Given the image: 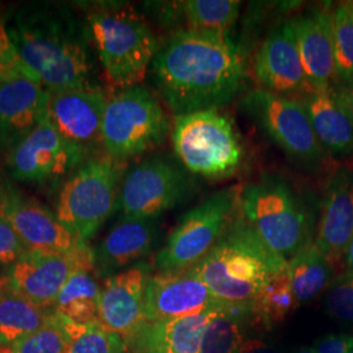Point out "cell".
Instances as JSON below:
<instances>
[{
  "instance_id": "1f68e13d",
  "label": "cell",
  "mask_w": 353,
  "mask_h": 353,
  "mask_svg": "<svg viewBox=\"0 0 353 353\" xmlns=\"http://www.w3.org/2000/svg\"><path fill=\"white\" fill-rule=\"evenodd\" d=\"M331 20L336 79L345 85H351L353 84L352 1L339 3L331 11Z\"/></svg>"
},
{
  "instance_id": "4dcf8cb0",
  "label": "cell",
  "mask_w": 353,
  "mask_h": 353,
  "mask_svg": "<svg viewBox=\"0 0 353 353\" xmlns=\"http://www.w3.org/2000/svg\"><path fill=\"white\" fill-rule=\"evenodd\" d=\"M240 316H246L241 309L219 310L207 325L199 353H239L243 343Z\"/></svg>"
},
{
  "instance_id": "277c9868",
  "label": "cell",
  "mask_w": 353,
  "mask_h": 353,
  "mask_svg": "<svg viewBox=\"0 0 353 353\" xmlns=\"http://www.w3.org/2000/svg\"><path fill=\"white\" fill-rule=\"evenodd\" d=\"M240 214L256 237L285 261L314 242L313 214L280 176H263L242 188Z\"/></svg>"
},
{
  "instance_id": "484cf974",
  "label": "cell",
  "mask_w": 353,
  "mask_h": 353,
  "mask_svg": "<svg viewBox=\"0 0 353 353\" xmlns=\"http://www.w3.org/2000/svg\"><path fill=\"white\" fill-rule=\"evenodd\" d=\"M94 265L83 267L65 283L52 312L75 323L97 321L101 288L93 276Z\"/></svg>"
},
{
  "instance_id": "6da1fadb",
  "label": "cell",
  "mask_w": 353,
  "mask_h": 353,
  "mask_svg": "<svg viewBox=\"0 0 353 353\" xmlns=\"http://www.w3.org/2000/svg\"><path fill=\"white\" fill-rule=\"evenodd\" d=\"M152 76L174 115L220 109L243 88L246 64L228 33L182 29L159 49Z\"/></svg>"
},
{
  "instance_id": "8992f818",
  "label": "cell",
  "mask_w": 353,
  "mask_h": 353,
  "mask_svg": "<svg viewBox=\"0 0 353 353\" xmlns=\"http://www.w3.org/2000/svg\"><path fill=\"white\" fill-rule=\"evenodd\" d=\"M170 130L160 100L144 85L119 89L108 99L102 121V145L117 163L164 144Z\"/></svg>"
},
{
  "instance_id": "f6af8a7d",
  "label": "cell",
  "mask_w": 353,
  "mask_h": 353,
  "mask_svg": "<svg viewBox=\"0 0 353 353\" xmlns=\"http://www.w3.org/2000/svg\"><path fill=\"white\" fill-rule=\"evenodd\" d=\"M351 353H353V350H352V352H351Z\"/></svg>"
},
{
  "instance_id": "9c48e42d",
  "label": "cell",
  "mask_w": 353,
  "mask_h": 353,
  "mask_svg": "<svg viewBox=\"0 0 353 353\" xmlns=\"http://www.w3.org/2000/svg\"><path fill=\"white\" fill-rule=\"evenodd\" d=\"M241 191L240 186L219 190L183 214L156 256L159 271H183L199 263L234 219Z\"/></svg>"
},
{
  "instance_id": "f1b7e54d",
  "label": "cell",
  "mask_w": 353,
  "mask_h": 353,
  "mask_svg": "<svg viewBox=\"0 0 353 353\" xmlns=\"http://www.w3.org/2000/svg\"><path fill=\"white\" fill-rule=\"evenodd\" d=\"M240 7L237 0H188L179 3L190 29L216 33H228L236 24Z\"/></svg>"
},
{
  "instance_id": "cb8c5ba5",
  "label": "cell",
  "mask_w": 353,
  "mask_h": 353,
  "mask_svg": "<svg viewBox=\"0 0 353 353\" xmlns=\"http://www.w3.org/2000/svg\"><path fill=\"white\" fill-rule=\"evenodd\" d=\"M223 309H210L201 313L179 316L147 325L141 331L145 351L159 353H199L203 335L210 321Z\"/></svg>"
},
{
  "instance_id": "4316f807",
  "label": "cell",
  "mask_w": 353,
  "mask_h": 353,
  "mask_svg": "<svg viewBox=\"0 0 353 353\" xmlns=\"http://www.w3.org/2000/svg\"><path fill=\"white\" fill-rule=\"evenodd\" d=\"M290 287L297 303H310L328 287L334 267L314 242L287 261Z\"/></svg>"
},
{
  "instance_id": "7a4b0ae2",
  "label": "cell",
  "mask_w": 353,
  "mask_h": 353,
  "mask_svg": "<svg viewBox=\"0 0 353 353\" xmlns=\"http://www.w3.org/2000/svg\"><path fill=\"white\" fill-rule=\"evenodd\" d=\"M8 33L20 64L51 94L94 87L88 46L70 20L29 14L19 17Z\"/></svg>"
},
{
  "instance_id": "f546056e",
  "label": "cell",
  "mask_w": 353,
  "mask_h": 353,
  "mask_svg": "<svg viewBox=\"0 0 353 353\" xmlns=\"http://www.w3.org/2000/svg\"><path fill=\"white\" fill-rule=\"evenodd\" d=\"M62 318V316H61ZM68 343L64 353H125L127 343L106 330L99 321L75 323L62 318Z\"/></svg>"
},
{
  "instance_id": "8d00e7d4",
  "label": "cell",
  "mask_w": 353,
  "mask_h": 353,
  "mask_svg": "<svg viewBox=\"0 0 353 353\" xmlns=\"http://www.w3.org/2000/svg\"><path fill=\"white\" fill-rule=\"evenodd\" d=\"M19 62V55L8 29L4 24H0V77L11 71Z\"/></svg>"
},
{
  "instance_id": "b9f144b4",
  "label": "cell",
  "mask_w": 353,
  "mask_h": 353,
  "mask_svg": "<svg viewBox=\"0 0 353 353\" xmlns=\"http://www.w3.org/2000/svg\"><path fill=\"white\" fill-rule=\"evenodd\" d=\"M3 214V191L0 190V216Z\"/></svg>"
},
{
  "instance_id": "f35d334b",
  "label": "cell",
  "mask_w": 353,
  "mask_h": 353,
  "mask_svg": "<svg viewBox=\"0 0 353 353\" xmlns=\"http://www.w3.org/2000/svg\"><path fill=\"white\" fill-rule=\"evenodd\" d=\"M335 94H336L339 102L343 105V108L345 109V112L350 115L353 123V84L344 85L339 90L335 89Z\"/></svg>"
},
{
  "instance_id": "8fae6325",
  "label": "cell",
  "mask_w": 353,
  "mask_h": 353,
  "mask_svg": "<svg viewBox=\"0 0 353 353\" xmlns=\"http://www.w3.org/2000/svg\"><path fill=\"white\" fill-rule=\"evenodd\" d=\"M192 188L194 179L182 165L154 156L127 173L117 204L126 220H156L189 198Z\"/></svg>"
},
{
  "instance_id": "5bb4252c",
  "label": "cell",
  "mask_w": 353,
  "mask_h": 353,
  "mask_svg": "<svg viewBox=\"0 0 353 353\" xmlns=\"http://www.w3.org/2000/svg\"><path fill=\"white\" fill-rule=\"evenodd\" d=\"M151 276L145 263L131 265L106 279L101 290L97 321L128 343L148 325L145 290Z\"/></svg>"
},
{
  "instance_id": "44dd1931",
  "label": "cell",
  "mask_w": 353,
  "mask_h": 353,
  "mask_svg": "<svg viewBox=\"0 0 353 353\" xmlns=\"http://www.w3.org/2000/svg\"><path fill=\"white\" fill-rule=\"evenodd\" d=\"M307 83L313 92L332 89L336 80L331 11L316 10L288 21Z\"/></svg>"
},
{
  "instance_id": "7402d4cb",
  "label": "cell",
  "mask_w": 353,
  "mask_h": 353,
  "mask_svg": "<svg viewBox=\"0 0 353 353\" xmlns=\"http://www.w3.org/2000/svg\"><path fill=\"white\" fill-rule=\"evenodd\" d=\"M157 239L156 220H126L105 236L93 250L94 270L101 276H112L117 271L148 255Z\"/></svg>"
},
{
  "instance_id": "ab89813d",
  "label": "cell",
  "mask_w": 353,
  "mask_h": 353,
  "mask_svg": "<svg viewBox=\"0 0 353 353\" xmlns=\"http://www.w3.org/2000/svg\"><path fill=\"white\" fill-rule=\"evenodd\" d=\"M344 259H345V265H347V268H348L347 271H350V272L353 274V237L351 242H350V245H348V249L345 252Z\"/></svg>"
},
{
  "instance_id": "7c38bea8",
  "label": "cell",
  "mask_w": 353,
  "mask_h": 353,
  "mask_svg": "<svg viewBox=\"0 0 353 353\" xmlns=\"http://www.w3.org/2000/svg\"><path fill=\"white\" fill-rule=\"evenodd\" d=\"M89 265H94V256L87 243L70 252H29L10 267L7 279L26 300L48 310L76 271Z\"/></svg>"
},
{
  "instance_id": "e0dca14e",
  "label": "cell",
  "mask_w": 353,
  "mask_h": 353,
  "mask_svg": "<svg viewBox=\"0 0 353 353\" xmlns=\"http://www.w3.org/2000/svg\"><path fill=\"white\" fill-rule=\"evenodd\" d=\"M106 102L105 92L97 85L50 93L48 119L64 139L87 154L102 143Z\"/></svg>"
},
{
  "instance_id": "d4e9b609",
  "label": "cell",
  "mask_w": 353,
  "mask_h": 353,
  "mask_svg": "<svg viewBox=\"0 0 353 353\" xmlns=\"http://www.w3.org/2000/svg\"><path fill=\"white\" fill-rule=\"evenodd\" d=\"M51 313L13 290L7 276L0 278V344L4 348L10 350L36 332L48 322Z\"/></svg>"
},
{
  "instance_id": "9a60e30c",
  "label": "cell",
  "mask_w": 353,
  "mask_h": 353,
  "mask_svg": "<svg viewBox=\"0 0 353 353\" xmlns=\"http://www.w3.org/2000/svg\"><path fill=\"white\" fill-rule=\"evenodd\" d=\"M50 93L19 63L0 77V139L16 145L48 118Z\"/></svg>"
},
{
  "instance_id": "3957f363",
  "label": "cell",
  "mask_w": 353,
  "mask_h": 353,
  "mask_svg": "<svg viewBox=\"0 0 353 353\" xmlns=\"http://www.w3.org/2000/svg\"><path fill=\"white\" fill-rule=\"evenodd\" d=\"M285 267L287 261L271 252L246 224L239 205L221 239L191 270L223 306L249 314V306L265 281Z\"/></svg>"
},
{
  "instance_id": "ee69618b",
  "label": "cell",
  "mask_w": 353,
  "mask_h": 353,
  "mask_svg": "<svg viewBox=\"0 0 353 353\" xmlns=\"http://www.w3.org/2000/svg\"><path fill=\"white\" fill-rule=\"evenodd\" d=\"M145 353H159V352H154V351H145Z\"/></svg>"
},
{
  "instance_id": "4fadbf2b",
  "label": "cell",
  "mask_w": 353,
  "mask_h": 353,
  "mask_svg": "<svg viewBox=\"0 0 353 353\" xmlns=\"http://www.w3.org/2000/svg\"><path fill=\"white\" fill-rule=\"evenodd\" d=\"M84 157L85 153L64 139L46 118L13 145L8 166L17 181L43 183L64 176Z\"/></svg>"
},
{
  "instance_id": "30bf717a",
  "label": "cell",
  "mask_w": 353,
  "mask_h": 353,
  "mask_svg": "<svg viewBox=\"0 0 353 353\" xmlns=\"http://www.w3.org/2000/svg\"><path fill=\"white\" fill-rule=\"evenodd\" d=\"M242 106L293 161L305 168H316L323 161L325 150L316 139L309 115L299 99L258 88L243 97Z\"/></svg>"
},
{
  "instance_id": "d6986e66",
  "label": "cell",
  "mask_w": 353,
  "mask_h": 353,
  "mask_svg": "<svg viewBox=\"0 0 353 353\" xmlns=\"http://www.w3.org/2000/svg\"><path fill=\"white\" fill-rule=\"evenodd\" d=\"M3 216L8 219L28 252H70L83 241L64 227L57 214H51L42 204L21 196L17 191H3Z\"/></svg>"
},
{
  "instance_id": "60d3db41",
  "label": "cell",
  "mask_w": 353,
  "mask_h": 353,
  "mask_svg": "<svg viewBox=\"0 0 353 353\" xmlns=\"http://www.w3.org/2000/svg\"><path fill=\"white\" fill-rule=\"evenodd\" d=\"M296 353H316L313 348H301L300 351H297Z\"/></svg>"
},
{
  "instance_id": "d6a6232c",
  "label": "cell",
  "mask_w": 353,
  "mask_h": 353,
  "mask_svg": "<svg viewBox=\"0 0 353 353\" xmlns=\"http://www.w3.org/2000/svg\"><path fill=\"white\" fill-rule=\"evenodd\" d=\"M68 339L62 318L52 312L42 327L16 343L8 353H64Z\"/></svg>"
},
{
  "instance_id": "603a6c76",
  "label": "cell",
  "mask_w": 353,
  "mask_h": 353,
  "mask_svg": "<svg viewBox=\"0 0 353 353\" xmlns=\"http://www.w3.org/2000/svg\"><path fill=\"white\" fill-rule=\"evenodd\" d=\"M309 115L316 139L325 152L336 157L353 154V123L335 89L310 92L299 99Z\"/></svg>"
},
{
  "instance_id": "2e32d148",
  "label": "cell",
  "mask_w": 353,
  "mask_h": 353,
  "mask_svg": "<svg viewBox=\"0 0 353 353\" xmlns=\"http://www.w3.org/2000/svg\"><path fill=\"white\" fill-rule=\"evenodd\" d=\"M210 309H227L191 268L151 275L145 290L148 323L164 322Z\"/></svg>"
},
{
  "instance_id": "ffe728a7",
  "label": "cell",
  "mask_w": 353,
  "mask_h": 353,
  "mask_svg": "<svg viewBox=\"0 0 353 353\" xmlns=\"http://www.w3.org/2000/svg\"><path fill=\"white\" fill-rule=\"evenodd\" d=\"M352 237L353 169L341 166L325 188L314 243L335 267L345 256Z\"/></svg>"
},
{
  "instance_id": "ba28073f",
  "label": "cell",
  "mask_w": 353,
  "mask_h": 353,
  "mask_svg": "<svg viewBox=\"0 0 353 353\" xmlns=\"http://www.w3.org/2000/svg\"><path fill=\"white\" fill-rule=\"evenodd\" d=\"M121 163L100 154L77 169L59 192L57 217L87 243L113 214L118 203Z\"/></svg>"
},
{
  "instance_id": "74e56055",
  "label": "cell",
  "mask_w": 353,
  "mask_h": 353,
  "mask_svg": "<svg viewBox=\"0 0 353 353\" xmlns=\"http://www.w3.org/2000/svg\"><path fill=\"white\" fill-rule=\"evenodd\" d=\"M239 353H281L278 348L259 339H246L242 343Z\"/></svg>"
},
{
  "instance_id": "bcb514c9",
  "label": "cell",
  "mask_w": 353,
  "mask_h": 353,
  "mask_svg": "<svg viewBox=\"0 0 353 353\" xmlns=\"http://www.w3.org/2000/svg\"><path fill=\"white\" fill-rule=\"evenodd\" d=\"M352 6H353V1H352Z\"/></svg>"
},
{
  "instance_id": "52a82bcc",
  "label": "cell",
  "mask_w": 353,
  "mask_h": 353,
  "mask_svg": "<svg viewBox=\"0 0 353 353\" xmlns=\"http://www.w3.org/2000/svg\"><path fill=\"white\" fill-rule=\"evenodd\" d=\"M172 143L176 159L190 174L225 178L242 161V147L233 123L219 109L174 115Z\"/></svg>"
},
{
  "instance_id": "836d02e7",
  "label": "cell",
  "mask_w": 353,
  "mask_h": 353,
  "mask_svg": "<svg viewBox=\"0 0 353 353\" xmlns=\"http://www.w3.org/2000/svg\"><path fill=\"white\" fill-rule=\"evenodd\" d=\"M325 306L328 314L335 319L353 323L352 272H344L330 284Z\"/></svg>"
},
{
  "instance_id": "7bdbcfd3",
  "label": "cell",
  "mask_w": 353,
  "mask_h": 353,
  "mask_svg": "<svg viewBox=\"0 0 353 353\" xmlns=\"http://www.w3.org/2000/svg\"><path fill=\"white\" fill-rule=\"evenodd\" d=\"M10 352V350H7V348H4L1 344H0V353H8Z\"/></svg>"
},
{
  "instance_id": "5b68a950",
  "label": "cell",
  "mask_w": 353,
  "mask_h": 353,
  "mask_svg": "<svg viewBox=\"0 0 353 353\" xmlns=\"http://www.w3.org/2000/svg\"><path fill=\"white\" fill-rule=\"evenodd\" d=\"M89 30L108 83L117 89L141 85L159 51L145 19L130 7L89 13Z\"/></svg>"
},
{
  "instance_id": "ac0fdd59",
  "label": "cell",
  "mask_w": 353,
  "mask_h": 353,
  "mask_svg": "<svg viewBox=\"0 0 353 353\" xmlns=\"http://www.w3.org/2000/svg\"><path fill=\"white\" fill-rule=\"evenodd\" d=\"M254 75L261 89L300 99L313 92L303 71L290 23L275 28L255 54Z\"/></svg>"
},
{
  "instance_id": "d590c367",
  "label": "cell",
  "mask_w": 353,
  "mask_h": 353,
  "mask_svg": "<svg viewBox=\"0 0 353 353\" xmlns=\"http://www.w3.org/2000/svg\"><path fill=\"white\" fill-rule=\"evenodd\" d=\"M316 353H351L353 336L347 334H331L316 341L313 347Z\"/></svg>"
},
{
  "instance_id": "e575fe53",
  "label": "cell",
  "mask_w": 353,
  "mask_h": 353,
  "mask_svg": "<svg viewBox=\"0 0 353 353\" xmlns=\"http://www.w3.org/2000/svg\"><path fill=\"white\" fill-rule=\"evenodd\" d=\"M24 242L19 237L6 216H0V265H12L28 254Z\"/></svg>"
},
{
  "instance_id": "83f0119b",
  "label": "cell",
  "mask_w": 353,
  "mask_h": 353,
  "mask_svg": "<svg viewBox=\"0 0 353 353\" xmlns=\"http://www.w3.org/2000/svg\"><path fill=\"white\" fill-rule=\"evenodd\" d=\"M299 306L290 287L288 267L272 274L263 288L249 306L252 321L265 328L274 327L284 322L285 318Z\"/></svg>"
}]
</instances>
